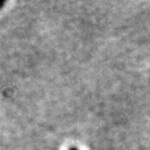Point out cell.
<instances>
[{
    "label": "cell",
    "instance_id": "obj_1",
    "mask_svg": "<svg viewBox=\"0 0 150 150\" xmlns=\"http://www.w3.org/2000/svg\"><path fill=\"white\" fill-rule=\"evenodd\" d=\"M73 150H75V149H73Z\"/></svg>",
    "mask_w": 150,
    "mask_h": 150
}]
</instances>
